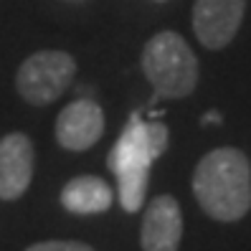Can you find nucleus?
Segmentation results:
<instances>
[{"mask_svg": "<svg viewBox=\"0 0 251 251\" xmlns=\"http://www.w3.org/2000/svg\"><path fill=\"white\" fill-rule=\"evenodd\" d=\"M104 135V112L92 99H76L56 117V140L71 152H84Z\"/></svg>", "mask_w": 251, "mask_h": 251, "instance_id": "nucleus-6", "label": "nucleus"}, {"mask_svg": "<svg viewBox=\"0 0 251 251\" xmlns=\"http://www.w3.org/2000/svg\"><path fill=\"white\" fill-rule=\"evenodd\" d=\"M25 251H94V249L81 241H41L28 246Z\"/></svg>", "mask_w": 251, "mask_h": 251, "instance_id": "nucleus-11", "label": "nucleus"}, {"mask_svg": "<svg viewBox=\"0 0 251 251\" xmlns=\"http://www.w3.org/2000/svg\"><path fill=\"white\" fill-rule=\"evenodd\" d=\"M183 239V213L173 196H157L147 203L140 244L145 251H178Z\"/></svg>", "mask_w": 251, "mask_h": 251, "instance_id": "nucleus-7", "label": "nucleus"}, {"mask_svg": "<svg viewBox=\"0 0 251 251\" xmlns=\"http://www.w3.org/2000/svg\"><path fill=\"white\" fill-rule=\"evenodd\" d=\"M152 162L155 155H152L150 140H147L145 120L135 112L107 157V165L117 180V196H120V203L127 213H137L145 205Z\"/></svg>", "mask_w": 251, "mask_h": 251, "instance_id": "nucleus-2", "label": "nucleus"}, {"mask_svg": "<svg viewBox=\"0 0 251 251\" xmlns=\"http://www.w3.org/2000/svg\"><path fill=\"white\" fill-rule=\"evenodd\" d=\"M114 201V190L97 175H79L71 178L61 190V205L71 213L79 216H92V213H104Z\"/></svg>", "mask_w": 251, "mask_h": 251, "instance_id": "nucleus-9", "label": "nucleus"}, {"mask_svg": "<svg viewBox=\"0 0 251 251\" xmlns=\"http://www.w3.org/2000/svg\"><path fill=\"white\" fill-rule=\"evenodd\" d=\"M246 0H196L193 31L205 49H224L239 33Z\"/></svg>", "mask_w": 251, "mask_h": 251, "instance_id": "nucleus-5", "label": "nucleus"}, {"mask_svg": "<svg viewBox=\"0 0 251 251\" xmlns=\"http://www.w3.org/2000/svg\"><path fill=\"white\" fill-rule=\"evenodd\" d=\"M33 142L21 132H13L0 140V198H21L33 178Z\"/></svg>", "mask_w": 251, "mask_h": 251, "instance_id": "nucleus-8", "label": "nucleus"}, {"mask_svg": "<svg viewBox=\"0 0 251 251\" xmlns=\"http://www.w3.org/2000/svg\"><path fill=\"white\" fill-rule=\"evenodd\" d=\"M145 129H147V140H150V147H152V155L155 160L168 150V127L157 122V120H145Z\"/></svg>", "mask_w": 251, "mask_h": 251, "instance_id": "nucleus-10", "label": "nucleus"}, {"mask_svg": "<svg viewBox=\"0 0 251 251\" xmlns=\"http://www.w3.org/2000/svg\"><path fill=\"white\" fill-rule=\"evenodd\" d=\"M142 71L157 97L180 99L198 84V58L183 36L162 31L145 43Z\"/></svg>", "mask_w": 251, "mask_h": 251, "instance_id": "nucleus-3", "label": "nucleus"}, {"mask_svg": "<svg viewBox=\"0 0 251 251\" xmlns=\"http://www.w3.org/2000/svg\"><path fill=\"white\" fill-rule=\"evenodd\" d=\"M198 205L216 221H239L251 208V168L241 150L218 147L193 173Z\"/></svg>", "mask_w": 251, "mask_h": 251, "instance_id": "nucleus-1", "label": "nucleus"}, {"mask_svg": "<svg viewBox=\"0 0 251 251\" xmlns=\"http://www.w3.org/2000/svg\"><path fill=\"white\" fill-rule=\"evenodd\" d=\"M203 122H221V114L218 112H208V114L203 117Z\"/></svg>", "mask_w": 251, "mask_h": 251, "instance_id": "nucleus-12", "label": "nucleus"}, {"mask_svg": "<svg viewBox=\"0 0 251 251\" xmlns=\"http://www.w3.org/2000/svg\"><path fill=\"white\" fill-rule=\"evenodd\" d=\"M76 61L64 51H38L28 56L16 74V89L31 104H51L74 79Z\"/></svg>", "mask_w": 251, "mask_h": 251, "instance_id": "nucleus-4", "label": "nucleus"}]
</instances>
